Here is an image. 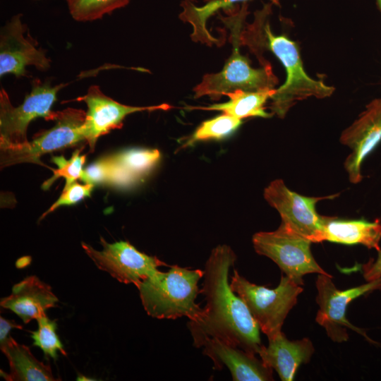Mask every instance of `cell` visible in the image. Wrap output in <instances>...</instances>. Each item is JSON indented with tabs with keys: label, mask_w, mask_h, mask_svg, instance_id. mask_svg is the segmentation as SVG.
<instances>
[{
	"label": "cell",
	"mask_w": 381,
	"mask_h": 381,
	"mask_svg": "<svg viewBox=\"0 0 381 381\" xmlns=\"http://www.w3.org/2000/svg\"><path fill=\"white\" fill-rule=\"evenodd\" d=\"M236 260V254L226 245L212 250L200 290L206 301L204 315L198 321H189L188 328L197 348L202 347L206 339L215 338L255 355L262 346L260 327L244 301L231 289L229 280L230 268Z\"/></svg>",
	"instance_id": "cell-1"
},
{
	"label": "cell",
	"mask_w": 381,
	"mask_h": 381,
	"mask_svg": "<svg viewBox=\"0 0 381 381\" xmlns=\"http://www.w3.org/2000/svg\"><path fill=\"white\" fill-rule=\"evenodd\" d=\"M271 6L272 4H265L262 9L255 13L253 23L241 32L240 44L248 45L257 56L261 49L269 50L284 66L286 80L270 98L272 113L284 118L297 102L310 97H328L333 94L334 88L307 74L295 42L286 35L273 34L268 20Z\"/></svg>",
	"instance_id": "cell-2"
},
{
	"label": "cell",
	"mask_w": 381,
	"mask_h": 381,
	"mask_svg": "<svg viewBox=\"0 0 381 381\" xmlns=\"http://www.w3.org/2000/svg\"><path fill=\"white\" fill-rule=\"evenodd\" d=\"M203 276L204 270L178 265L171 266L167 272L159 270L137 287L145 312L157 319L186 317L190 322L198 321L204 310L195 300Z\"/></svg>",
	"instance_id": "cell-3"
},
{
	"label": "cell",
	"mask_w": 381,
	"mask_h": 381,
	"mask_svg": "<svg viewBox=\"0 0 381 381\" xmlns=\"http://www.w3.org/2000/svg\"><path fill=\"white\" fill-rule=\"evenodd\" d=\"M247 8L248 5L244 2L240 9L229 13L227 18H222L224 23L231 25L233 52L220 72L204 75L202 81L194 87L195 98L208 95L215 100L236 90L274 89L278 84V78L273 73L269 62L262 65L261 68H254L250 66L248 59L239 52L241 25L248 14Z\"/></svg>",
	"instance_id": "cell-4"
},
{
	"label": "cell",
	"mask_w": 381,
	"mask_h": 381,
	"mask_svg": "<svg viewBox=\"0 0 381 381\" xmlns=\"http://www.w3.org/2000/svg\"><path fill=\"white\" fill-rule=\"evenodd\" d=\"M230 286L244 301L268 340L282 332L286 317L303 291V288L287 276L282 274L279 285L271 289L251 283L237 270H234Z\"/></svg>",
	"instance_id": "cell-5"
},
{
	"label": "cell",
	"mask_w": 381,
	"mask_h": 381,
	"mask_svg": "<svg viewBox=\"0 0 381 381\" xmlns=\"http://www.w3.org/2000/svg\"><path fill=\"white\" fill-rule=\"evenodd\" d=\"M67 84L52 86L50 82L35 79L32 90L21 104L13 107L4 88L0 90V147L1 150L16 147L28 142L27 129L29 123L37 118L54 121L56 111L52 107L59 91Z\"/></svg>",
	"instance_id": "cell-6"
},
{
	"label": "cell",
	"mask_w": 381,
	"mask_h": 381,
	"mask_svg": "<svg viewBox=\"0 0 381 381\" xmlns=\"http://www.w3.org/2000/svg\"><path fill=\"white\" fill-rule=\"evenodd\" d=\"M255 252L274 261L286 276L298 285L303 277L310 273L330 275L315 261L311 250L312 242L281 223L274 231H260L252 238Z\"/></svg>",
	"instance_id": "cell-7"
},
{
	"label": "cell",
	"mask_w": 381,
	"mask_h": 381,
	"mask_svg": "<svg viewBox=\"0 0 381 381\" xmlns=\"http://www.w3.org/2000/svg\"><path fill=\"white\" fill-rule=\"evenodd\" d=\"M86 111L68 107L56 111L54 126L39 133L27 143L1 150V167L29 162L45 166L40 157L49 152L76 145L85 140L83 126Z\"/></svg>",
	"instance_id": "cell-8"
},
{
	"label": "cell",
	"mask_w": 381,
	"mask_h": 381,
	"mask_svg": "<svg viewBox=\"0 0 381 381\" xmlns=\"http://www.w3.org/2000/svg\"><path fill=\"white\" fill-rule=\"evenodd\" d=\"M100 243L102 250H97L85 242H81V246L98 269L121 283L133 284L138 287L143 281L156 274L159 267L169 266L156 256L140 252L128 241L109 243L100 237Z\"/></svg>",
	"instance_id": "cell-9"
},
{
	"label": "cell",
	"mask_w": 381,
	"mask_h": 381,
	"mask_svg": "<svg viewBox=\"0 0 381 381\" xmlns=\"http://www.w3.org/2000/svg\"><path fill=\"white\" fill-rule=\"evenodd\" d=\"M338 194L324 197H307L288 188L283 180L272 181L264 190L267 202L279 213L282 223L312 243L322 242L327 217L316 211V204L325 199H333Z\"/></svg>",
	"instance_id": "cell-10"
},
{
	"label": "cell",
	"mask_w": 381,
	"mask_h": 381,
	"mask_svg": "<svg viewBox=\"0 0 381 381\" xmlns=\"http://www.w3.org/2000/svg\"><path fill=\"white\" fill-rule=\"evenodd\" d=\"M318 296L316 302L319 310L316 322L323 327L329 338L336 342L348 340L347 329L356 331L370 342H373L361 329L349 322L346 318V307L353 299L381 290V278L368 282L363 285L345 291L337 289L332 281V275L319 274L316 280Z\"/></svg>",
	"instance_id": "cell-11"
},
{
	"label": "cell",
	"mask_w": 381,
	"mask_h": 381,
	"mask_svg": "<svg viewBox=\"0 0 381 381\" xmlns=\"http://www.w3.org/2000/svg\"><path fill=\"white\" fill-rule=\"evenodd\" d=\"M75 100L84 102L87 105L83 131L90 152L94 151L97 140L100 136L113 129L121 128L123 121L127 115L138 111L168 110L172 107L168 104L149 107L125 105L104 95L99 87L95 85L90 86L85 95Z\"/></svg>",
	"instance_id": "cell-12"
},
{
	"label": "cell",
	"mask_w": 381,
	"mask_h": 381,
	"mask_svg": "<svg viewBox=\"0 0 381 381\" xmlns=\"http://www.w3.org/2000/svg\"><path fill=\"white\" fill-rule=\"evenodd\" d=\"M21 14L14 16L1 29L0 75L13 74L20 78L26 76V67L33 66L40 71L50 67V59L44 51L37 48V43L24 33L27 27L21 21Z\"/></svg>",
	"instance_id": "cell-13"
},
{
	"label": "cell",
	"mask_w": 381,
	"mask_h": 381,
	"mask_svg": "<svg viewBox=\"0 0 381 381\" xmlns=\"http://www.w3.org/2000/svg\"><path fill=\"white\" fill-rule=\"evenodd\" d=\"M380 141L381 98H377L366 105L358 118L340 136L341 144L351 150L344 164L350 182L361 181L362 163Z\"/></svg>",
	"instance_id": "cell-14"
},
{
	"label": "cell",
	"mask_w": 381,
	"mask_h": 381,
	"mask_svg": "<svg viewBox=\"0 0 381 381\" xmlns=\"http://www.w3.org/2000/svg\"><path fill=\"white\" fill-rule=\"evenodd\" d=\"M202 347L203 354L212 361L214 368L221 370L226 367L234 381L273 380L272 368L265 365L255 355L215 338L206 339Z\"/></svg>",
	"instance_id": "cell-15"
},
{
	"label": "cell",
	"mask_w": 381,
	"mask_h": 381,
	"mask_svg": "<svg viewBox=\"0 0 381 381\" xmlns=\"http://www.w3.org/2000/svg\"><path fill=\"white\" fill-rule=\"evenodd\" d=\"M58 301L49 285L36 276H29L16 284L11 294L1 298L0 305L28 323L45 315V310L55 307Z\"/></svg>",
	"instance_id": "cell-16"
},
{
	"label": "cell",
	"mask_w": 381,
	"mask_h": 381,
	"mask_svg": "<svg viewBox=\"0 0 381 381\" xmlns=\"http://www.w3.org/2000/svg\"><path fill=\"white\" fill-rule=\"evenodd\" d=\"M268 341V346L262 345L258 354L284 381L293 380L300 365L308 363L315 350L310 339L290 341L282 332Z\"/></svg>",
	"instance_id": "cell-17"
},
{
	"label": "cell",
	"mask_w": 381,
	"mask_h": 381,
	"mask_svg": "<svg viewBox=\"0 0 381 381\" xmlns=\"http://www.w3.org/2000/svg\"><path fill=\"white\" fill-rule=\"evenodd\" d=\"M381 222L379 219L370 222L365 219H341L327 217L322 242L353 245L362 244L368 248L380 250Z\"/></svg>",
	"instance_id": "cell-18"
},
{
	"label": "cell",
	"mask_w": 381,
	"mask_h": 381,
	"mask_svg": "<svg viewBox=\"0 0 381 381\" xmlns=\"http://www.w3.org/2000/svg\"><path fill=\"white\" fill-rule=\"evenodd\" d=\"M1 350L8 361L9 373L1 370L8 381H56L49 365L38 361L30 349L11 336L1 342Z\"/></svg>",
	"instance_id": "cell-19"
},
{
	"label": "cell",
	"mask_w": 381,
	"mask_h": 381,
	"mask_svg": "<svg viewBox=\"0 0 381 381\" xmlns=\"http://www.w3.org/2000/svg\"><path fill=\"white\" fill-rule=\"evenodd\" d=\"M113 164L112 186L128 188L143 179L160 158L156 149L132 148L110 155Z\"/></svg>",
	"instance_id": "cell-20"
},
{
	"label": "cell",
	"mask_w": 381,
	"mask_h": 381,
	"mask_svg": "<svg viewBox=\"0 0 381 381\" xmlns=\"http://www.w3.org/2000/svg\"><path fill=\"white\" fill-rule=\"evenodd\" d=\"M275 90V88L256 91L236 90L226 95L230 98L227 102L191 109L222 111L239 119L252 116L270 118L273 114L267 113L264 105L274 94Z\"/></svg>",
	"instance_id": "cell-21"
},
{
	"label": "cell",
	"mask_w": 381,
	"mask_h": 381,
	"mask_svg": "<svg viewBox=\"0 0 381 381\" xmlns=\"http://www.w3.org/2000/svg\"><path fill=\"white\" fill-rule=\"evenodd\" d=\"M247 0H210L202 6H197L192 0H184L181 3L183 11L179 18L184 22L191 24L193 32L191 38L195 42H200L209 46L219 42V40L214 37L207 30L206 27L207 20L218 10L228 9V13L235 8L234 4ZM272 4L280 6L279 0H270ZM227 13V12H226Z\"/></svg>",
	"instance_id": "cell-22"
},
{
	"label": "cell",
	"mask_w": 381,
	"mask_h": 381,
	"mask_svg": "<svg viewBox=\"0 0 381 381\" xmlns=\"http://www.w3.org/2000/svg\"><path fill=\"white\" fill-rule=\"evenodd\" d=\"M69 12L77 21L100 19L105 14L124 7L130 0H66Z\"/></svg>",
	"instance_id": "cell-23"
},
{
	"label": "cell",
	"mask_w": 381,
	"mask_h": 381,
	"mask_svg": "<svg viewBox=\"0 0 381 381\" xmlns=\"http://www.w3.org/2000/svg\"><path fill=\"white\" fill-rule=\"evenodd\" d=\"M241 119L224 113L210 120L204 121L194 132L185 145L198 140L220 139L236 130Z\"/></svg>",
	"instance_id": "cell-24"
},
{
	"label": "cell",
	"mask_w": 381,
	"mask_h": 381,
	"mask_svg": "<svg viewBox=\"0 0 381 381\" xmlns=\"http://www.w3.org/2000/svg\"><path fill=\"white\" fill-rule=\"evenodd\" d=\"M82 148L76 150L69 159H66L63 156H54L52 161L57 165V169H52L53 176L42 184L44 190H48L53 183L59 177L66 179V187L80 179L83 173V166L85 162L86 155H80Z\"/></svg>",
	"instance_id": "cell-25"
},
{
	"label": "cell",
	"mask_w": 381,
	"mask_h": 381,
	"mask_svg": "<svg viewBox=\"0 0 381 381\" xmlns=\"http://www.w3.org/2000/svg\"><path fill=\"white\" fill-rule=\"evenodd\" d=\"M38 329L31 332V337L34 340L33 345L40 347L46 356H50L54 360L57 358V351L66 356L67 353L63 348L56 333V324L49 320L46 314L37 319Z\"/></svg>",
	"instance_id": "cell-26"
},
{
	"label": "cell",
	"mask_w": 381,
	"mask_h": 381,
	"mask_svg": "<svg viewBox=\"0 0 381 381\" xmlns=\"http://www.w3.org/2000/svg\"><path fill=\"white\" fill-rule=\"evenodd\" d=\"M95 185L85 183L80 184L76 181L64 187V190L58 200L40 217V220L44 219L48 214L54 211L62 205H70L77 203L86 197H90Z\"/></svg>",
	"instance_id": "cell-27"
},
{
	"label": "cell",
	"mask_w": 381,
	"mask_h": 381,
	"mask_svg": "<svg viewBox=\"0 0 381 381\" xmlns=\"http://www.w3.org/2000/svg\"><path fill=\"white\" fill-rule=\"evenodd\" d=\"M112 165L109 156L102 157L83 170L80 180L93 185L110 183Z\"/></svg>",
	"instance_id": "cell-28"
},
{
	"label": "cell",
	"mask_w": 381,
	"mask_h": 381,
	"mask_svg": "<svg viewBox=\"0 0 381 381\" xmlns=\"http://www.w3.org/2000/svg\"><path fill=\"white\" fill-rule=\"evenodd\" d=\"M377 252L378 255L375 260L370 259L362 265L363 274L367 282L381 278V250Z\"/></svg>",
	"instance_id": "cell-29"
},
{
	"label": "cell",
	"mask_w": 381,
	"mask_h": 381,
	"mask_svg": "<svg viewBox=\"0 0 381 381\" xmlns=\"http://www.w3.org/2000/svg\"><path fill=\"white\" fill-rule=\"evenodd\" d=\"M13 328L21 329L23 327L13 320H6L2 317L0 318V343L7 338L10 330Z\"/></svg>",
	"instance_id": "cell-30"
},
{
	"label": "cell",
	"mask_w": 381,
	"mask_h": 381,
	"mask_svg": "<svg viewBox=\"0 0 381 381\" xmlns=\"http://www.w3.org/2000/svg\"><path fill=\"white\" fill-rule=\"evenodd\" d=\"M77 380H95L93 379H88L86 377H84L83 375H78L77 377Z\"/></svg>",
	"instance_id": "cell-31"
},
{
	"label": "cell",
	"mask_w": 381,
	"mask_h": 381,
	"mask_svg": "<svg viewBox=\"0 0 381 381\" xmlns=\"http://www.w3.org/2000/svg\"><path fill=\"white\" fill-rule=\"evenodd\" d=\"M377 4L380 10L381 11V0H377Z\"/></svg>",
	"instance_id": "cell-32"
}]
</instances>
